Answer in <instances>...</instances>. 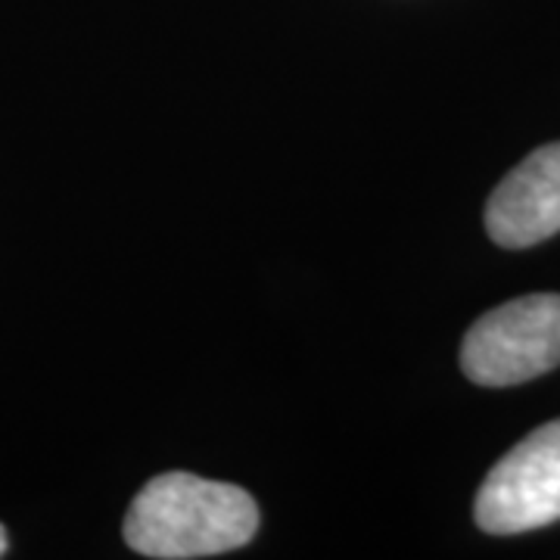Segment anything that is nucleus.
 <instances>
[{
    "mask_svg": "<svg viewBox=\"0 0 560 560\" xmlns=\"http://www.w3.org/2000/svg\"><path fill=\"white\" fill-rule=\"evenodd\" d=\"M256 529L259 508L246 489L184 470L147 482L125 517V541L160 560L224 555L246 545Z\"/></svg>",
    "mask_w": 560,
    "mask_h": 560,
    "instance_id": "1",
    "label": "nucleus"
},
{
    "mask_svg": "<svg viewBox=\"0 0 560 560\" xmlns=\"http://www.w3.org/2000/svg\"><path fill=\"white\" fill-rule=\"evenodd\" d=\"M560 364V296L533 293L486 312L460 342V368L480 386H517Z\"/></svg>",
    "mask_w": 560,
    "mask_h": 560,
    "instance_id": "2",
    "label": "nucleus"
},
{
    "mask_svg": "<svg viewBox=\"0 0 560 560\" xmlns=\"http://www.w3.org/2000/svg\"><path fill=\"white\" fill-rule=\"evenodd\" d=\"M474 517L492 536L560 521V418L541 423L486 474Z\"/></svg>",
    "mask_w": 560,
    "mask_h": 560,
    "instance_id": "3",
    "label": "nucleus"
},
{
    "mask_svg": "<svg viewBox=\"0 0 560 560\" xmlns=\"http://www.w3.org/2000/svg\"><path fill=\"white\" fill-rule=\"evenodd\" d=\"M486 231L504 249H526L560 231V140L539 147L486 202Z\"/></svg>",
    "mask_w": 560,
    "mask_h": 560,
    "instance_id": "4",
    "label": "nucleus"
},
{
    "mask_svg": "<svg viewBox=\"0 0 560 560\" xmlns=\"http://www.w3.org/2000/svg\"><path fill=\"white\" fill-rule=\"evenodd\" d=\"M7 555V529L0 526V558Z\"/></svg>",
    "mask_w": 560,
    "mask_h": 560,
    "instance_id": "5",
    "label": "nucleus"
}]
</instances>
